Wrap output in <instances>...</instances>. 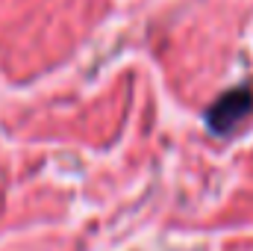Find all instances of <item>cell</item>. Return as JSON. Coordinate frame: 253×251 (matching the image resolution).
<instances>
[{"mask_svg":"<svg viewBox=\"0 0 253 251\" xmlns=\"http://www.w3.org/2000/svg\"><path fill=\"white\" fill-rule=\"evenodd\" d=\"M251 110H253V92L248 86H239V89H230L227 95H221L209 107L206 122L215 133H230L245 116H251Z\"/></svg>","mask_w":253,"mask_h":251,"instance_id":"6da1fadb","label":"cell"}]
</instances>
